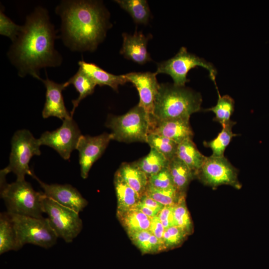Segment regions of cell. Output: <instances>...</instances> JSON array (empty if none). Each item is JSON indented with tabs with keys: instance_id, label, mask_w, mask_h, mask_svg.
Listing matches in <instances>:
<instances>
[{
	"instance_id": "cell-20",
	"label": "cell",
	"mask_w": 269,
	"mask_h": 269,
	"mask_svg": "<svg viewBox=\"0 0 269 269\" xmlns=\"http://www.w3.org/2000/svg\"><path fill=\"white\" fill-rule=\"evenodd\" d=\"M117 171L140 197L145 194L148 184V178L134 162L123 163Z\"/></svg>"
},
{
	"instance_id": "cell-26",
	"label": "cell",
	"mask_w": 269,
	"mask_h": 269,
	"mask_svg": "<svg viewBox=\"0 0 269 269\" xmlns=\"http://www.w3.org/2000/svg\"><path fill=\"white\" fill-rule=\"evenodd\" d=\"M128 235L142 254L156 253L165 250L163 242L149 230L134 232Z\"/></svg>"
},
{
	"instance_id": "cell-3",
	"label": "cell",
	"mask_w": 269,
	"mask_h": 269,
	"mask_svg": "<svg viewBox=\"0 0 269 269\" xmlns=\"http://www.w3.org/2000/svg\"><path fill=\"white\" fill-rule=\"evenodd\" d=\"M202 102L200 94L189 88L160 84L152 117L158 121L190 118L201 110Z\"/></svg>"
},
{
	"instance_id": "cell-31",
	"label": "cell",
	"mask_w": 269,
	"mask_h": 269,
	"mask_svg": "<svg viewBox=\"0 0 269 269\" xmlns=\"http://www.w3.org/2000/svg\"><path fill=\"white\" fill-rule=\"evenodd\" d=\"M216 88L218 95L217 104L215 106L206 109L205 111L213 112L215 115L214 121L218 122L223 126L231 121L230 118L234 111L235 101L228 95L221 96L218 87Z\"/></svg>"
},
{
	"instance_id": "cell-29",
	"label": "cell",
	"mask_w": 269,
	"mask_h": 269,
	"mask_svg": "<svg viewBox=\"0 0 269 269\" xmlns=\"http://www.w3.org/2000/svg\"><path fill=\"white\" fill-rule=\"evenodd\" d=\"M235 124V122L230 121L222 126L221 132L216 138L209 141H204V145L212 149L211 155L216 157L224 156L225 150L232 138L238 135L232 132V128Z\"/></svg>"
},
{
	"instance_id": "cell-9",
	"label": "cell",
	"mask_w": 269,
	"mask_h": 269,
	"mask_svg": "<svg viewBox=\"0 0 269 269\" xmlns=\"http://www.w3.org/2000/svg\"><path fill=\"white\" fill-rule=\"evenodd\" d=\"M44 213L58 238L71 243L82 231L79 213L63 206L45 195L43 200Z\"/></svg>"
},
{
	"instance_id": "cell-23",
	"label": "cell",
	"mask_w": 269,
	"mask_h": 269,
	"mask_svg": "<svg viewBox=\"0 0 269 269\" xmlns=\"http://www.w3.org/2000/svg\"><path fill=\"white\" fill-rule=\"evenodd\" d=\"M169 168L174 187L185 194L190 181L196 177L195 173L177 156L169 161Z\"/></svg>"
},
{
	"instance_id": "cell-15",
	"label": "cell",
	"mask_w": 269,
	"mask_h": 269,
	"mask_svg": "<svg viewBox=\"0 0 269 269\" xmlns=\"http://www.w3.org/2000/svg\"><path fill=\"white\" fill-rule=\"evenodd\" d=\"M40 80L46 88V100L42 112L43 118L55 117L63 121L71 117L65 107L62 95V91L67 87L65 83L59 84L48 77L44 80L41 78Z\"/></svg>"
},
{
	"instance_id": "cell-7",
	"label": "cell",
	"mask_w": 269,
	"mask_h": 269,
	"mask_svg": "<svg viewBox=\"0 0 269 269\" xmlns=\"http://www.w3.org/2000/svg\"><path fill=\"white\" fill-rule=\"evenodd\" d=\"M9 214L15 230L18 250L27 244L48 249L56 243L58 237L47 218Z\"/></svg>"
},
{
	"instance_id": "cell-33",
	"label": "cell",
	"mask_w": 269,
	"mask_h": 269,
	"mask_svg": "<svg viewBox=\"0 0 269 269\" xmlns=\"http://www.w3.org/2000/svg\"><path fill=\"white\" fill-rule=\"evenodd\" d=\"M173 216L174 226L181 228L189 235L193 233V226L186 206L185 195L183 196L173 206Z\"/></svg>"
},
{
	"instance_id": "cell-19",
	"label": "cell",
	"mask_w": 269,
	"mask_h": 269,
	"mask_svg": "<svg viewBox=\"0 0 269 269\" xmlns=\"http://www.w3.org/2000/svg\"><path fill=\"white\" fill-rule=\"evenodd\" d=\"M114 185L117 198V212L136 208L140 196L125 181L117 171L114 176Z\"/></svg>"
},
{
	"instance_id": "cell-34",
	"label": "cell",
	"mask_w": 269,
	"mask_h": 269,
	"mask_svg": "<svg viewBox=\"0 0 269 269\" xmlns=\"http://www.w3.org/2000/svg\"><path fill=\"white\" fill-rule=\"evenodd\" d=\"M189 235L181 228L173 226L165 229L162 242L165 250L180 246Z\"/></svg>"
},
{
	"instance_id": "cell-5",
	"label": "cell",
	"mask_w": 269,
	"mask_h": 269,
	"mask_svg": "<svg viewBox=\"0 0 269 269\" xmlns=\"http://www.w3.org/2000/svg\"><path fill=\"white\" fill-rule=\"evenodd\" d=\"M151 116L138 104L123 115H109L106 126L112 130V139L125 142H146L150 132Z\"/></svg>"
},
{
	"instance_id": "cell-38",
	"label": "cell",
	"mask_w": 269,
	"mask_h": 269,
	"mask_svg": "<svg viewBox=\"0 0 269 269\" xmlns=\"http://www.w3.org/2000/svg\"><path fill=\"white\" fill-rule=\"evenodd\" d=\"M138 204L154 212L157 216L164 207L161 204L145 194L141 197Z\"/></svg>"
},
{
	"instance_id": "cell-16",
	"label": "cell",
	"mask_w": 269,
	"mask_h": 269,
	"mask_svg": "<svg viewBox=\"0 0 269 269\" xmlns=\"http://www.w3.org/2000/svg\"><path fill=\"white\" fill-rule=\"evenodd\" d=\"M189 118L158 121L151 117L149 133L166 137L178 144L187 139H192L193 132Z\"/></svg>"
},
{
	"instance_id": "cell-37",
	"label": "cell",
	"mask_w": 269,
	"mask_h": 269,
	"mask_svg": "<svg viewBox=\"0 0 269 269\" xmlns=\"http://www.w3.org/2000/svg\"><path fill=\"white\" fill-rule=\"evenodd\" d=\"M173 206H164L157 216L165 229L174 226Z\"/></svg>"
},
{
	"instance_id": "cell-25",
	"label": "cell",
	"mask_w": 269,
	"mask_h": 269,
	"mask_svg": "<svg viewBox=\"0 0 269 269\" xmlns=\"http://www.w3.org/2000/svg\"><path fill=\"white\" fill-rule=\"evenodd\" d=\"M17 251L15 230L10 215L7 212L0 214V254Z\"/></svg>"
},
{
	"instance_id": "cell-36",
	"label": "cell",
	"mask_w": 269,
	"mask_h": 269,
	"mask_svg": "<svg viewBox=\"0 0 269 269\" xmlns=\"http://www.w3.org/2000/svg\"><path fill=\"white\" fill-rule=\"evenodd\" d=\"M148 185L160 189L175 187L168 166L150 177Z\"/></svg>"
},
{
	"instance_id": "cell-39",
	"label": "cell",
	"mask_w": 269,
	"mask_h": 269,
	"mask_svg": "<svg viewBox=\"0 0 269 269\" xmlns=\"http://www.w3.org/2000/svg\"><path fill=\"white\" fill-rule=\"evenodd\" d=\"M165 229V228L157 216L151 218V224L149 230L162 241Z\"/></svg>"
},
{
	"instance_id": "cell-35",
	"label": "cell",
	"mask_w": 269,
	"mask_h": 269,
	"mask_svg": "<svg viewBox=\"0 0 269 269\" xmlns=\"http://www.w3.org/2000/svg\"><path fill=\"white\" fill-rule=\"evenodd\" d=\"M22 28V25L15 24L3 12L1 9L0 11V34L8 37L14 42Z\"/></svg>"
},
{
	"instance_id": "cell-10",
	"label": "cell",
	"mask_w": 269,
	"mask_h": 269,
	"mask_svg": "<svg viewBox=\"0 0 269 269\" xmlns=\"http://www.w3.org/2000/svg\"><path fill=\"white\" fill-rule=\"evenodd\" d=\"M238 169L224 156L206 157L196 177L203 184L215 189L221 185L241 187L238 179Z\"/></svg>"
},
{
	"instance_id": "cell-6",
	"label": "cell",
	"mask_w": 269,
	"mask_h": 269,
	"mask_svg": "<svg viewBox=\"0 0 269 269\" xmlns=\"http://www.w3.org/2000/svg\"><path fill=\"white\" fill-rule=\"evenodd\" d=\"M11 145L9 163L0 171L6 175L13 172L17 180H24L27 175L32 177L34 173L29 163L33 156L41 154L38 138L34 137L28 130H20L14 134Z\"/></svg>"
},
{
	"instance_id": "cell-27",
	"label": "cell",
	"mask_w": 269,
	"mask_h": 269,
	"mask_svg": "<svg viewBox=\"0 0 269 269\" xmlns=\"http://www.w3.org/2000/svg\"><path fill=\"white\" fill-rule=\"evenodd\" d=\"M134 163L149 178L164 167H167L169 161L156 149L151 148L147 155Z\"/></svg>"
},
{
	"instance_id": "cell-18",
	"label": "cell",
	"mask_w": 269,
	"mask_h": 269,
	"mask_svg": "<svg viewBox=\"0 0 269 269\" xmlns=\"http://www.w3.org/2000/svg\"><path fill=\"white\" fill-rule=\"evenodd\" d=\"M78 65L100 86H108L117 91L119 85L128 82L125 75H116L109 73L94 63L81 60Z\"/></svg>"
},
{
	"instance_id": "cell-8",
	"label": "cell",
	"mask_w": 269,
	"mask_h": 269,
	"mask_svg": "<svg viewBox=\"0 0 269 269\" xmlns=\"http://www.w3.org/2000/svg\"><path fill=\"white\" fill-rule=\"evenodd\" d=\"M201 66L206 69L210 79L214 82L215 87L217 69L213 64L194 54L187 51L185 47H181L173 57L157 63L156 74L169 75L177 86L184 87L189 80L187 78L189 71L195 67Z\"/></svg>"
},
{
	"instance_id": "cell-14",
	"label": "cell",
	"mask_w": 269,
	"mask_h": 269,
	"mask_svg": "<svg viewBox=\"0 0 269 269\" xmlns=\"http://www.w3.org/2000/svg\"><path fill=\"white\" fill-rule=\"evenodd\" d=\"M128 82L136 88L139 95L138 105L152 116L154 105L160 84L155 73L150 72H130L125 74Z\"/></svg>"
},
{
	"instance_id": "cell-2",
	"label": "cell",
	"mask_w": 269,
	"mask_h": 269,
	"mask_svg": "<svg viewBox=\"0 0 269 269\" xmlns=\"http://www.w3.org/2000/svg\"><path fill=\"white\" fill-rule=\"evenodd\" d=\"M56 12L61 19L63 42L73 51H94L111 26L109 13L99 1L63 0Z\"/></svg>"
},
{
	"instance_id": "cell-21",
	"label": "cell",
	"mask_w": 269,
	"mask_h": 269,
	"mask_svg": "<svg viewBox=\"0 0 269 269\" xmlns=\"http://www.w3.org/2000/svg\"><path fill=\"white\" fill-rule=\"evenodd\" d=\"M65 84L67 87L73 85L79 93L77 98L72 101L73 108L70 114L73 117L75 110L79 103L86 97L93 93L97 85L80 67L72 77L65 82Z\"/></svg>"
},
{
	"instance_id": "cell-22",
	"label": "cell",
	"mask_w": 269,
	"mask_h": 269,
	"mask_svg": "<svg viewBox=\"0 0 269 269\" xmlns=\"http://www.w3.org/2000/svg\"><path fill=\"white\" fill-rule=\"evenodd\" d=\"M117 215L127 234L149 230L151 218L136 208L117 212Z\"/></svg>"
},
{
	"instance_id": "cell-30",
	"label": "cell",
	"mask_w": 269,
	"mask_h": 269,
	"mask_svg": "<svg viewBox=\"0 0 269 269\" xmlns=\"http://www.w3.org/2000/svg\"><path fill=\"white\" fill-rule=\"evenodd\" d=\"M146 142L150 148L156 149L169 161L176 156L178 144L174 141L157 134L149 133Z\"/></svg>"
},
{
	"instance_id": "cell-17",
	"label": "cell",
	"mask_w": 269,
	"mask_h": 269,
	"mask_svg": "<svg viewBox=\"0 0 269 269\" xmlns=\"http://www.w3.org/2000/svg\"><path fill=\"white\" fill-rule=\"evenodd\" d=\"M123 43L120 53L126 58L139 64L151 61L147 45L149 37L145 36L141 31L131 35L127 33L122 34Z\"/></svg>"
},
{
	"instance_id": "cell-11",
	"label": "cell",
	"mask_w": 269,
	"mask_h": 269,
	"mask_svg": "<svg viewBox=\"0 0 269 269\" xmlns=\"http://www.w3.org/2000/svg\"><path fill=\"white\" fill-rule=\"evenodd\" d=\"M82 134L73 117L64 119L57 129L43 133L38 138L41 145H46L55 150L64 159H69L72 151L76 149Z\"/></svg>"
},
{
	"instance_id": "cell-12",
	"label": "cell",
	"mask_w": 269,
	"mask_h": 269,
	"mask_svg": "<svg viewBox=\"0 0 269 269\" xmlns=\"http://www.w3.org/2000/svg\"><path fill=\"white\" fill-rule=\"evenodd\" d=\"M111 140L112 134L107 133L95 136H81L76 149L79 152L81 176L83 179L87 178L92 166L101 156Z\"/></svg>"
},
{
	"instance_id": "cell-24",
	"label": "cell",
	"mask_w": 269,
	"mask_h": 269,
	"mask_svg": "<svg viewBox=\"0 0 269 269\" xmlns=\"http://www.w3.org/2000/svg\"><path fill=\"white\" fill-rule=\"evenodd\" d=\"M176 156L194 171L195 175L206 158L198 150L192 139H186L178 144Z\"/></svg>"
},
{
	"instance_id": "cell-32",
	"label": "cell",
	"mask_w": 269,
	"mask_h": 269,
	"mask_svg": "<svg viewBox=\"0 0 269 269\" xmlns=\"http://www.w3.org/2000/svg\"><path fill=\"white\" fill-rule=\"evenodd\" d=\"M157 202L165 206H173L185 194L179 192L175 187L160 189L147 186L144 194Z\"/></svg>"
},
{
	"instance_id": "cell-1",
	"label": "cell",
	"mask_w": 269,
	"mask_h": 269,
	"mask_svg": "<svg viewBox=\"0 0 269 269\" xmlns=\"http://www.w3.org/2000/svg\"><path fill=\"white\" fill-rule=\"evenodd\" d=\"M57 38L45 8L38 6L28 15L7 53L19 76L30 75L40 80L41 68L61 65L62 58L55 49Z\"/></svg>"
},
{
	"instance_id": "cell-28",
	"label": "cell",
	"mask_w": 269,
	"mask_h": 269,
	"mask_svg": "<svg viewBox=\"0 0 269 269\" xmlns=\"http://www.w3.org/2000/svg\"><path fill=\"white\" fill-rule=\"evenodd\" d=\"M121 8L127 11L137 23L146 24L149 19L150 11L145 0H116Z\"/></svg>"
},
{
	"instance_id": "cell-13",
	"label": "cell",
	"mask_w": 269,
	"mask_h": 269,
	"mask_svg": "<svg viewBox=\"0 0 269 269\" xmlns=\"http://www.w3.org/2000/svg\"><path fill=\"white\" fill-rule=\"evenodd\" d=\"M32 177L39 184L44 195L59 204L78 213L82 211L87 205L86 199L71 185L48 184L40 180L34 174Z\"/></svg>"
},
{
	"instance_id": "cell-4",
	"label": "cell",
	"mask_w": 269,
	"mask_h": 269,
	"mask_svg": "<svg viewBox=\"0 0 269 269\" xmlns=\"http://www.w3.org/2000/svg\"><path fill=\"white\" fill-rule=\"evenodd\" d=\"M0 196L6 212L10 214L35 218L43 217V192L35 191L29 182L16 180L7 183L6 176H1Z\"/></svg>"
}]
</instances>
